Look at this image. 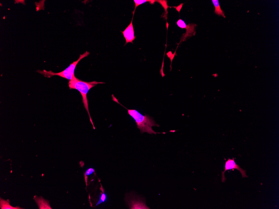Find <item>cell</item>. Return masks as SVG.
I'll return each mask as SVG.
<instances>
[{
	"label": "cell",
	"instance_id": "12",
	"mask_svg": "<svg viewBox=\"0 0 279 209\" xmlns=\"http://www.w3.org/2000/svg\"><path fill=\"white\" fill-rule=\"evenodd\" d=\"M106 199H107V195L104 192H102V194H101L100 196L99 200L97 202L96 206H97V205L102 204V203L104 202H105L106 201Z\"/></svg>",
	"mask_w": 279,
	"mask_h": 209
},
{
	"label": "cell",
	"instance_id": "9",
	"mask_svg": "<svg viewBox=\"0 0 279 209\" xmlns=\"http://www.w3.org/2000/svg\"><path fill=\"white\" fill-rule=\"evenodd\" d=\"M0 207L2 209H22V208L19 207H13L11 206L9 204V202L6 201L4 200H2L1 199V202H0Z\"/></svg>",
	"mask_w": 279,
	"mask_h": 209
},
{
	"label": "cell",
	"instance_id": "13",
	"mask_svg": "<svg viewBox=\"0 0 279 209\" xmlns=\"http://www.w3.org/2000/svg\"><path fill=\"white\" fill-rule=\"evenodd\" d=\"M95 172V169L93 168H90L87 169V171L85 173V180H86V184L87 185V176L91 175V174H93Z\"/></svg>",
	"mask_w": 279,
	"mask_h": 209
},
{
	"label": "cell",
	"instance_id": "8",
	"mask_svg": "<svg viewBox=\"0 0 279 209\" xmlns=\"http://www.w3.org/2000/svg\"><path fill=\"white\" fill-rule=\"evenodd\" d=\"M212 3H213V5H214L215 10V13L217 15L219 16H222L224 18H225V16L224 15V12L221 9L220 6L219 1L218 0H212Z\"/></svg>",
	"mask_w": 279,
	"mask_h": 209
},
{
	"label": "cell",
	"instance_id": "11",
	"mask_svg": "<svg viewBox=\"0 0 279 209\" xmlns=\"http://www.w3.org/2000/svg\"><path fill=\"white\" fill-rule=\"evenodd\" d=\"M156 2H158V3H160V4L162 6V7H164V9H165V14H166H166H167L168 8H169V7H169L168 6L167 1H164H164H163V0H159V1H156Z\"/></svg>",
	"mask_w": 279,
	"mask_h": 209
},
{
	"label": "cell",
	"instance_id": "5",
	"mask_svg": "<svg viewBox=\"0 0 279 209\" xmlns=\"http://www.w3.org/2000/svg\"><path fill=\"white\" fill-rule=\"evenodd\" d=\"M177 24L178 26L179 27L181 28V29H185L186 30V34H184L183 36L181 37V41H185L186 40V38L188 37H191L192 36L194 35L195 33V27L197 26V25L195 24H189L188 25H186V23L182 19H179L177 22Z\"/></svg>",
	"mask_w": 279,
	"mask_h": 209
},
{
	"label": "cell",
	"instance_id": "1",
	"mask_svg": "<svg viewBox=\"0 0 279 209\" xmlns=\"http://www.w3.org/2000/svg\"><path fill=\"white\" fill-rule=\"evenodd\" d=\"M112 96L113 97V100L114 101L117 102L118 104H120L121 105L128 110V114L134 119L136 123L137 128L140 130V132L142 134L145 132L148 133L150 135H151V134L156 135L157 134L160 133L155 132L152 128V126H159V125L155 123V121L152 118L150 117L147 114L143 115V114L139 113L138 111L135 110V109H127L122 105L120 103L118 102V100L116 99L114 96L112 95Z\"/></svg>",
	"mask_w": 279,
	"mask_h": 209
},
{
	"label": "cell",
	"instance_id": "10",
	"mask_svg": "<svg viewBox=\"0 0 279 209\" xmlns=\"http://www.w3.org/2000/svg\"><path fill=\"white\" fill-rule=\"evenodd\" d=\"M134 2L135 4V7L134 10L133 12V15H134L135 10L138 6L148 2H149L150 4L153 5L155 2H156V1L155 0H134Z\"/></svg>",
	"mask_w": 279,
	"mask_h": 209
},
{
	"label": "cell",
	"instance_id": "7",
	"mask_svg": "<svg viewBox=\"0 0 279 209\" xmlns=\"http://www.w3.org/2000/svg\"><path fill=\"white\" fill-rule=\"evenodd\" d=\"M34 200L39 205L40 209H51L49 205V202L44 200L42 198H38L37 196L34 197Z\"/></svg>",
	"mask_w": 279,
	"mask_h": 209
},
{
	"label": "cell",
	"instance_id": "2",
	"mask_svg": "<svg viewBox=\"0 0 279 209\" xmlns=\"http://www.w3.org/2000/svg\"><path fill=\"white\" fill-rule=\"evenodd\" d=\"M99 83H105L103 82H99L94 81L91 82H86L81 80L75 77V75L73 77L72 79L69 81L68 83L69 88L70 89H76L81 94L82 98V102L83 103L86 109L87 110L88 115L89 116L90 120L93 126L94 129H95L93 121L91 119L89 110L88 100H87V94L90 90L91 89L97 84Z\"/></svg>",
	"mask_w": 279,
	"mask_h": 209
},
{
	"label": "cell",
	"instance_id": "14",
	"mask_svg": "<svg viewBox=\"0 0 279 209\" xmlns=\"http://www.w3.org/2000/svg\"><path fill=\"white\" fill-rule=\"evenodd\" d=\"M183 5H184L183 3H181V4H180V5L178 6L177 7H174V8H176V9L177 10L178 12H179V13H180V11H181V8H182V7H183Z\"/></svg>",
	"mask_w": 279,
	"mask_h": 209
},
{
	"label": "cell",
	"instance_id": "4",
	"mask_svg": "<svg viewBox=\"0 0 279 209\" xmlns=\"http://www.w3.org/2000/svg\"><path fill=\"white\" fill-rule=\"evenodd\" d=\"M234 169H236L240 172L243 178H248V177L246 173V170L242 169L236 163L234 158L233 159L229 158L225 162L224 171L222 172V183H224L226 180V178L225 177V172L229 170H234Z\"/></svg>",
	"mask_w": 279,
	"mask_h": 209
},
{
	"label": "cell",
	"instance_id": "6",
	"mask_svg": "<svg viewBox=\"0 0 279 209\" xmlns=\"http://www.w3.org/2000/svg\"><path fill=\"white\" fill-rule=\"evenodd\" d=\"M133 16H134V15H133L131 21L129 26L126 28L124 31H122L123 36H124L126 42L125 45H126V44L129 43H131L132 44H133V41L136 38V37L134 35V30L133 24Z\"/></svg>",
	"mask_w": 279,
	"mask_h": 209
},
{
	"label": "cell",
	"instance_id": "3",
	"mask_svg": "<svg viewBox=\"0 0 279 209\" xmlns=\"http://www.w3.org/2000/svg\"><path fill=\"white\" fill-rule=\"evenodd\" d=\"M89 55L90 53L87 51H86L83 55H80L78 59L70 64V66L67 68L65 69V70L59 72V73H54V72H52L51 71L48 72V71L45 70L38 71L37 72L48 78H50L52 76H58L66 78L70 81L72 79L73 77L75 75V71L77 64L82 59L87 57Z\"/></svg>",
	"mask_w": 279,
	"mask_h": 209
}]
</instances>
